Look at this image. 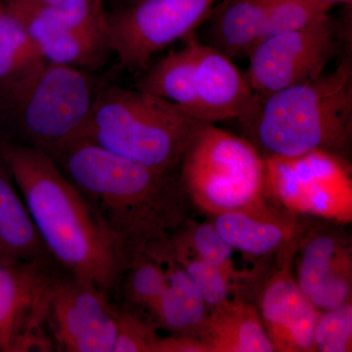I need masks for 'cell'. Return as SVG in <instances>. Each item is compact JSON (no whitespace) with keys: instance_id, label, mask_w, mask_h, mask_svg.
I'll return each instance as SVG.
<instances>
[{"instance_id":"1","label":"cell","mask_w":352,"mask_h":352,"mask_svg":"<svg viewBox=\"0 0 352 352\" xmlns=\"http://www.w3.org/2000/svg\"><path fill=\"white\" fill-rule=\"evenodd\" d=\"M0 157L55 265L113 295L133 254L111 232L50 155L2 139Z\"/></svg>"},{"instance_id":"2","label":"cell","mask_w":352,"mask_h":352,"mask_svg":"<svg viewBox=\"0 0 352 352\" xmlns=\"http://www.w3.org/2000/svg\"><path fill=\"white\" fill-rule=\"evenodd\" d=\"M51 157L133 254L168 239L170 231L185 220L188 198L171 175L83 138L75 139Z\"/></svg>"},{"instance_id":"3","label":"cell","mask_w":352,"mask_h":352,"mask_svg":"<svg viewBox=\"0 0 352 352\" xmlns=\"http://www.w3.org/2000/svg\"><path fill=\"white\" fill-rule=\"evenodd\" d=\"M263 156L296 157L321 150L347 159L352 140V63L331 73L254 97L239 120Z\"/></svg>"},{"instance_id":"4","label":"cell","mask_w":352,"mask_h":352,"mask_svg":"<svg viewBox=\"0 0 352 352\" xmlns=\"http://www.w3.org/2000/svg\"><path fill=\"white\" fill-rule=\"evenodd\" d=\"M200 122L161 97L138 89L102 87L78 138L171 175Z\"/></svg>"},{"instance_id":"5","label":"cell","mask_w":352,"mask_h":352,"mask_svg":"<svg viewBox=\"0 0 352 352\" xmlns=\"http://www.w3.org/2000/svg\"><path fill=\"white\" fill-rule=\"evenodd\" d=\"M91 72L43 61L0 87L15 141L54 156L78 138L102 87Z\"/></svg>"},{"instance_id":"6","label":"cell","mask_w":352,"mask_h":352,"mask_svg":"<svg viewBox=\"0 0 352 352\" xmlns=\"http://www.w3.org/2000/svg\"><path fill=\"white\" fill-rule=\"evenodd\" d=\"M179 182L187 198L217 215L264 200L265 166L251 141L201 122L182 162Z\"/></svg>"},{"instance_id":"7","label":"cell","mask_w":352,"mask_h":352,"mask_svg":"<svg viewBox=\"0 0 352 352\" xmlns=\"http://www.w3.org/2000/svg\"><path fill=\"white\" fill-rule=\"evenodd\" d=\"M263 159L264 194L280 208L339 223L351 221L352 177L347 159L321 150Z\"/></svg>"},{"instance_id":"8","label":"cell","mask_w":352,"mask_h":352,"mask_svg":"<svg viewBox=\"0 0 352 352\" xmlns=\"http://www.w3.org/2000/svg\"><path fill=\"white\" fill-rule=\"evenodd\" d=\"M214 0H131L108 13L111 50L120 68H147L159 51L185 38L208 18Z\"/></svg>"},{"instance_id":"9","label":"cell","mask_w":352,"mask_h":352,"mask_svg":"<svg viewBox=\"0 0 352 352\" xmlns=\"http://www.w3.org/2000/svg\"><path fill=\"white\" fill-rule=\"evenodd\" d=\"M340 34L339 25L329 15L300 31L263 39L248 54L245 80L258 95L314 80L339 53Z\"/></svg>"},{"instance_id":"10","label":"cell","mask_w":352,"mask_h":352,"mask_svg":"<svg viewBox=\"0 0 352 352\" xmlns=\"http://www.w3.org/2000/svg\"><path fill=\"white\" fill-rule=\"evenodd\" d=\"M117 316L112 296L61 271L48 300L46 335L53 351L113 352Z\"/></svg>"},{"instance_id":"11","label":"cell","mask_w":352,"mask_h":352,"mask_svg":"<svg viewBox=\"0 0 352 352\" xmlns=\"http://www.w3.org/2000/svg\"><path fill=\"white\" fill-rule=\"evenodd\" d=\"M61 271L46 261L0 258V352L53 351L45 315Z\"/></svg>"},{"instance_id":"12","label":"cell","mask_w":352,"mask_h":352,"mask_svg":"<svg viewBox=\"0 0 352 352\" xmlns=\"http://www.w3.org/2000/svg\"><path fill=\"white\" fill-rule=\"evenodd\" d=\"M296 247L280 252L282 264L266 280L259 295V315L275 351H314V328L321 311L305 296L292 274Z\"/></svg>"},{"instance_id":"13","label":"cell","mask_w":352,"mask_h":352,"mask_svg":"<svg viewBox=\"0 0 352 352\" xmlns=\"http://www.w3.org/2000/svg\"><path fill=\"white\" fill-rule=\"evenodd\" d=\"M296 281L320 311L351 302L352 256L349 241L331 228L309 229L298 242Z\"/></svg>"},{"instance_id":"14","label":"cell","mask_w":352,"mask_h":352,"mask_svg":"<svg viewBox=\"0 0 352 352\" xmlns=\"http://www.w3.org/2000/svg\"><path fill=\"white\" fill-rule=\"evenodd\" d=\"M195 55L199 120L215 124L241 120L254 105L256 94L230 58L192 36Z\"/></svg>"},{"instance_id":"15","label":"cell","mask_w":352,"mask_h":352,"mask_svg":"<svg viewBox=\"0 0 352 352\" xmlns=\"http://www.w3.org/2000/svg\"><path fill=\"white\" fill-rule=\"evenodd\" d=\"M294 215L263 200L215 215L214 226L234 250L252 256H270L295 247L302 239L307 228Z\"/></svg>"},{"instance_id":"16","label":"cell","mask_w":352,"mask_h":352,"mask_svg":"<svg viewBox=\"0 0 352 352\" xmlns=\"http://www.w3.org/2000/svg\"><path fill=\"white\" fill-rule=\"evenodd\" d=\"M159 252L166 267V287L149 315L157 328L164 329L171 336L199 339L208 316L205 300L175 258L170 238L160 243Z\"/></svg>"},{"instance_id":"17","label":"cell","mask_w":352,"mask_h":352,"mask_svg":"<svg viewBox=\"0 0 352 352\" xmlns=\"http://www.w3.org/2000/svg\"><path fill=\"white\" fill-rule=\"evenodd\" d=\"M199 339L208 352L275 351L259 312L239 296L210 309Z\"/></svg>"},{"instance_id":"18","label":"cell","mask_w":352,"mask_h":352,"mask_svg":"<svg viewBox=\"0 0 352 352\" xmlns=\"http://www.w3.org/2000/svg\"><path fill=\"white\" fill-rule=\"evenodd\" d=\"M0 258L53 263L27 204L0 157ZM55 264V263H54Z\"/></svg>"},{"instance_id":"19","label":"cell","mask_w":352,"mask_h":352,"mask_svg":"<svg viewBox=\"0 0 352 352\" xmlns=\"http://www.w3.org/2000/svg\"><path fill=\"white\" fill-rule=\"evenodd\" d=\"M193 32L183 38L185 46L182 50L166 55L141 76L138 89L166 99L190 117L200 120L196 94L195 55L192 41Z\"/></svg>"},{"instance_id":"20","label":"cell","mask_w":352,"mask_h":352,"mask_svg":"<svg viewBox=\"0 0 352 352\" xmlns=\"http://www.w3.org/2000/svg\"><path fill=\"white\" fill-rule=\"evenodd\" d=\"M24 25L34 43L107 21L104 0H62L45 6L6 3Z\"/></svg>"},{"instance_id":"21","label":"cell","mask_w":352,"mask_h":352,"mask_svg":"<svg viewBox=\"0 0 352 352\" xmlns=\"http://www.w3.org/2000/svg\"><path fill=\"white\" fill-rule=\"evenodd\" d=\"M266 0H226L210 25L212 45L232 59L245 56L261 41Z\"/></svg>"},{"instance_id":"22","label":"cell","mask_w":352,"mask_h":352,"mask_svg":"<svg viewBox=\"0 0 352 352\" xmlns=\"http://www.w3.org/2000/svg\"><path fill=\"white\" fill-rule=\"evenodd\" d=\"M44 61L91 72L112 52L107 21L52 36L38 44Z\"/></svg>"},{"instance_id":"23","label":"cell","mask_w":352,"mask_h":352,"mask_svg":"<svg viewBox=\"0 0 352 352\" xmlns=\"http://www.w3.org/2000/svg\"><path fill=\"white\" fill-rule=\"evenodd\" d=\"M159 243L133 254L115 291L124 298L122 303L148 314L166 287V271L160 254Z\"/></svg>"},{"instance_id":"24","label":"cell","mask_w":352,"mask_h":352,"mask_svg":"<svg viewBox=\"0 0 352 352\" xmlns=\"http://www.w3.org/2000/svg\"><path fill=\"white\" fill-rule=\"evenodd\" d=\"M43 61L21 21L0 2V87L19 80Z\"/></svg>"},{"instance_id":"25","label":"cell","mask_w":352,"mask_h":352,"mask_svg":"<svg viewBox=\"0 0 352 352\" xmlns=\"http://www.w3.org/2000/svg\"><path fill=\"white\" fill-rule=\"evenodd\" d=\"M333 6L321 0H266L261 41L316 24L330 15Z\"/></svg>"},{"instance_id":"26","label":"cell","mask_w":352,"mask_h":352,"mask_svg":"<svg viewBox=\"0 0 352 352\" xmlns=\"http://www.w3.org/2000/svg\"><path fill=\"white\" fill-rule=\"evenodd\" d=\"M170 244L175 258L200 289L208 307L212 309L230 300L232 281L223 271L197 258L184 245L171 238Z\"/></svg>"},{"instance_id":"27","label":"cell","mask_w":352,"mask_h":352,"mask_svg":"<svg viewBox=\"0 0 352 352\" xmlns=\"http://www.w3.org/2000/svg\"><path fill=\"white\" fill-rule=\"evenodd\" d=\"M173 240L184 245L197 258L223 271L231 281L240 279L242 273L234 268L231 261L234 249L220 236L214 223L191 227Z\"/></svg>"},{"instance_id":"28","label":"cell","mask_w":352,"mask_h":352,"mask_svg":"<svg viewBox=\"0 0 352 352\" xmlns=\"http://www.w3.org/2000/svg\"><path fill=\"white\" fill-rule=\"evenodd\" d=\"M147 312L118 305L117 333L113 352H153L160 336Z\"/></svg>"},{"instance_id":"29","label":"cell","mask_w":352,"mask_h":352,"mask_svg":"<svg viewBox=\"0 0 352 352\" xmlns=\"http://www.w3.org/2000/svg\"><path fill=\"white\" fill-rule=\"evenodd\" d=\"M314 351H352V302L322 311L314 332Z\"/></svg>"},{"instance_id":"30","label":"cell","mask_w":352,"mask_h":352,"mask_svg":"<svg viewBox=\"0 0 352 352\" xmlns=\"http://www.w3.org/2000/svg\"><path fill=\"white\" fill-rule=\"evenodd\" d=\"M153 352H208V349L196 338L168 335V337L160 336Z\"/></svg>"},{"instance_id":"31","label":"cell","mask_w":352,"mask_h":352,"mask_svg":"<svg viewBox=\"0 0 352 352\" xmlns=\"http://www.w3.org/2000/svg\"><path fill=\"white\" fill-rule=\"evenodd\" d=\"M60 1L62 0H12L10 2H16V3L24 4L28 6H45L58 3Z\"/></svg>"},{"instance_id":"32","label":"cell","mask_w":352,"mask_h":352,"mask_svg":"<svg viewBox=\"0 0 352 352\" xmlns=\"http://www.w3.org/2000/svg\"><path fill=\"white\" fill-rule=\"evenodd\" d=\"M321 1L328 2V3L335 6L336 3H344L351 6L352 0H321Z\"/></svg>"},{"instance_id":"33","label":"cell","mask_w":352,"mask_h":352,"mask_svg":"<svg viewBox=\"0 0 352 352\" xmlns=\"http://www.w3.org/2000/svg\"><path fill=\"white\" fill-rule=\"evenodd\" d=\"M10 1H12V0H3L4 3H9Z\"/></svg>"},{"instance_id":"34","label":"cell","mask_w":352,"mask_h":352,"mask_svg":"<svg viewBox=\"0 0 352 352\" xmlns=\"http://www.w3.org/2000/svg\"><path fill=\"white\" fill-rule=\"evenodd\" d=\"M129 1H131V0H129Z\"/></svg>"}]
</instances>
